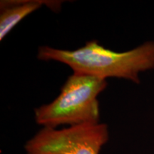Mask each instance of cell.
I'll return each instance as SVG.
<instances>
[{
  "mask_svg": "<svg viewBox=\"0 0 154 154\" xmlns=\"http://www.w3.org/2000/svg\"><path fill=\"white\" fill-rule=\"evenodd\" d=\"M37 59L67 65L74 73L106 80L119 78L139 84V73L154 69V42H147L124 52L101 45L96 40L87 42L75 50L59 49L49 46L38 49Z\"/></svg>",
  "mask_w": 154,
  "mask_h": 154,
  "instance_id": "cell-1",
  "label": "cell"
},
{
  "mask_svg": "<svg viewBox=\"0 0 154 154\" xmlns=\"http://www.w3.org/2000/svg\"><path fill=\"white\" fill-rule=\"evenodd\" d=\"M107 85L105 79L73 73L53 101L35 109L36 123L43 128H52L100 123L98 96Z\"/></svg>",
  "mask_w": 154,
  "mask_h": 154,
  "instance_id": "cell-2",
  "label": "cell"
},
{
  "mask_svg": "<svg viewBox=\"0 0 154 154\" xmlns=\"http://www.w3.org/2000/svg\"><path fill=\"white\" fill-rule=\"evenodd\" d=\"M109 139L103 123L57 129L43 128L26 141V154H99Z\"/></svg>",
  "mask_w": 154,
  "mask_h": 154,
  "instance_id": "cell-3",
  "label": "cell"
},
{
  "mask_svg": "<svg viewBox=\"0 0 154 154\" xmlns=\"http://www.w3.org/2000/svg\"><path fill=\"white\" fill-rule=\"evenodd\" d=\"M62 2L44 0H4L0 3V40L10 33L19 22L45 5L54 11L60 10Z\"/></svg>",
  "mask_w": 154,
  "mask_h": 154,
  "instance_id": "cell-4",
  "label": "cell"
}]
</instances>
